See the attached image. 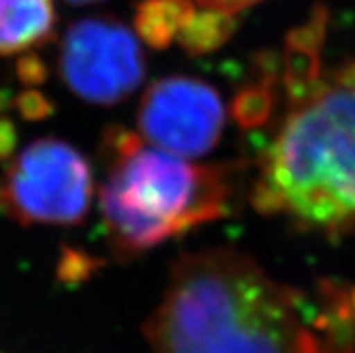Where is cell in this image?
<instances>
[{
    "mask_svg": "<svg viewBox=\"0 0 355 353\" xmlns=\"http://www.w3.org/2000/svg\"><path fill=\"white\" fill-rule=\"evenodd\" d=\"M60 76L87 103H121L139 89L144 78L139 40L116 18L78 20L62 40Z\"/></svg>",
    "mask_w": 355,
    "mask_h": 353,
    "instance_id": "5b68a950",
    "label": "cell"
},
{
    "mask_svg": "<svg viewBox=\"0 0 355 353\" xmlns=\"http://www.w3.org/2000/svg\"><path fill=\"white\" fill-rule=\"evenodd\" d=\"M195 9L191 0H144L135 15V27L146 44L166 47L179 38Z\"/></svg>",
    "mask_w": 355,
    "mask_h": 353,
    "instance_id": "ba28073f",
    "label": "cell"
},
{
    "mask_svg": "<svg viewBox=\"0 0 355 353\" xmlns=\"http://www.w3.org/2000/svg\"><path fill=\"white\" fill-rule=\"evenodd\" d=\"M99 206L114 249L139 255L220 218L233 195L234 164H193L123 128L103 139Z\"/></svg>",
    "mask_w": 355,
    "mask_h": 353,
    "instance_id": "3957f363",
    "label": "cell"
},
{
    "mask_svg": "<svg viewBox=\"0 0 355 353\" xmlns=\"http://www.w3.org/2000/svg\"><path fill=\"white\" fill-rule=\"evenodd\" d=\"M309 310L254 258L211 247L173 261L144 334L153 353H330L327 312Z\"/></svg>",
    "mask_w": 355,
    "mask_h": 353,
    "instance_id": "6da1fadb",
    "label": "cell"
},
{
    "mask_svg": "<svg viewBox=\"0 0 355 353\" xmlns=\"http://www.w3.org/2000/svg\"><path fill=\"white\" fill-rule=\"evenodd\" d=\"M234 31V15L213 11V9H195L177 42L188 53L202 54L224 44Z\"/></svg>",
    "mask_w": 355,
    "mask_h": 353,
    "instance_id": "9c48e42d",
    "label": "cell"
},
{
    "mask_svg": "<svg viewBox=\"0 0 355 353\" xmlns=\"http://www.w3.org/2000/svg\"><path fill=\"white\" fill-rule=\"evenodd\" d=\"M334 81H338L341 85H348V87H355V62H348L341 67L334 69L332 72L329 74Z\"/></svg>",
    "mask_w": 355,
    "mask_h": 353,
    "instance_id": "7c38bea8",
    "label": "cell"
},
{
    "mask_svg": "<svg viewBox=\"0 0 355 353\" xmlns=\"http://www.w3.org/2000/svg\"><path fill=\"white\" fill-rule=\"evenodd\" d=\"M195 4H198V8L213 9V11H222V13L236 15L242 9L249 8V6H254L261 0H193Z\"/></svg>",
    "mask_w": 355,
    "mask_h": 353,
    "instance_id": "30bf717a",
    "label": "cell"
},
{
    "mask_svg": "<svg viewBox=\"0 0 355 353\" xmlns=\"http://www.w3.org/2000/svg\"><path fill=\"white\" fill-rule=\"evenodd\" d=\"M350 301H352V307H354V312H355V286L350 289Z\"/></svg>",
    "mask_w": 355,
    "mask_h": 353,
    "instance_id": "5bb4252c",
    "label": "cell"
},
{
    "mask_svg": "<svg viewBox=\"0 0 355 353\" xmlns=\"http://www.w3.org/2000/svg\"><path fill=\"white\" fill-rule=\"evenodd\" d=\"M137 125L141 137L152 146L180 157L206 155L224 130V101L202 80L162 78L144 92Z\"/></svg>",
    "mask_w": 355,
    "mask_h": 353,
    "instance_id": "8992f818",
    "label": "cell"
},
{
    "mask_svg": "<svg viewBox=\"0 0 355 353\" xmlns=\"http://www.w3.org/2000/svg\"><path fill=\"white\" fill-rule=\"evenodd\" d=\"M251 202L261 215L329 236L355 227V87L320 78L291 99Z\"/></svg>",
    "mask_w": 355,
    "mask_h": 353,
    "instance_id": "7a4b0ae2",
    "label": "cell"
},
{
    "mask_svg": "<svg viewBox=\"0 0 355 353\" xmlns=\"http://www.w3.org/2000/svg\"><path fill=\"white\" fill-rule=\"evenodd\" d=\"M15 144L13 126L9 125L8 121H0V159L9 157Z\"/></svg>",
    "mask_w": 355,
    "mask_h": 353,
    "instance_id": "8fae6325",
    "label": "cell"
},
{
    "mask_svg": "<svg viewBox=\"0 0 355 353\" xmlns=\"http://www.w3.org/2000/svg\"><path fill=\"white\" fill-rule=\"evenodd\" d=\"M71 4H92V2H99V0H67Z\"/></svg>",
    "mask_w": 355,
    "mask_h": 353,
    "instance_id": "4fadbf2b",
    "label": "cell"
},
{
    "mask_svg": "<svg viewBox=\"0 0 355 353\" xmlns=\"http://www.w3.org/2000/svg\"><path fill=\"white\" fill-rule=\"evenodd\" d=\"M92 195L94 179L87 159L54 137L27 144L0 182V207L24 225L78 224L89 213Z\"/></svg>",
    "mask_w": 355,
    "mask_h": 353,
    "instance_id": "277c9868",
    "label": "cell"
},
{
    "mask_svg": "<svg viewBox=\"0 0 355 353\" xmlns=\"http://www.w3.org/2000/svg\"><path fill=\"white\" fill-rule=\"evenodd\" d=\"M53 0H0V54L45 44L54 29Z\"/></svg>",
    "mask_w": 355,
    "mask_h": 353,
    "instance_id": "52a82bcc",
    "label": "cell"
}]
</instances>
